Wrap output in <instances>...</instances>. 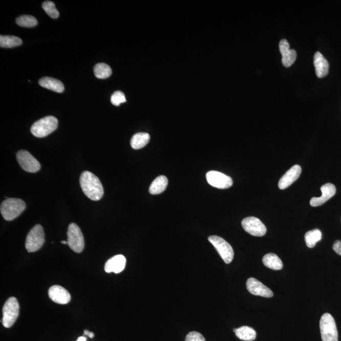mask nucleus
I'll return each instance as SVG.
<instances>
[{
  "label": "nucleus",
  "mask_w": 341,
  "mask_h": 341,
  "mask_svg": "<svg viewBox=\"0 0 341 341\" xmlns=\"http://www.w3.org/2000/svg\"><path fill=\"white\" fill-rule=\"evenodd\" d=\"M19 315V305L15 297L7 300L3 308L2 323L6 328H10L14 324Z\"/></svg>",
  "instance_id": "obj_5"
},
{
  "label": "nucleus",
  "mask_w": 341,
  "mask_h": 341,
  "mask_svg": "<svg viewBox=\"0 0 341 341\" xmlns=\"http://www.w3.org/2000/svg\"><path fill=\"white\" fill-rule=\"evenodd\" d=\"M45 242L42 227L37 224L29 232L26 238V248L28 252H35L42 247Z\"/></svg>",
  "instance_id": "obj_6"
},
{
  "label": "nucleus",
  "mask_w": 341,
  "mask_h": 341,
  "mask_svg": "<svg viewBox=\"0 0 341 341\" xmlns=\"http://www.w3.org/2000/svg\"><path fill=\"white\" fill-rule=\"evenodd\" d=\"M314 66L316 75L318 78H324L329 74V64L325 57L320 52H316L314 55Z\"/></svg>",
  "instance_id": "obj_17"
},
{
  "label": "nucleus",
  "mask_w": 341,
  "mask_h": 341,
  "mask_svg": "<svg viewBox=\"0 0 341 341\" xmlns=\"http://www.w3.org/2000/svg\"><path fill=\"white\" fill-rule=\"evenodd\" d=\"M242 225L246 232L254 237H263L267 232L264 223L255 217L245 218L242 222Z\"/></svg>",
  "instance_id": "obj_10"
},
{
  "label": "nucleus",
  "mask_w": 341,
  "mask_h": 341,
  "mask_svg": "<svg viewBox=\"0 0 341 341\" xmlns=\"http://www.w3.org/2000/svg\"><path fill=\"white\" fill-rule=\"evenodd\" d=\"M126 259L122 255H115L108 260L105 264L104 270L107 273L118 274L125 268Z\"/></svg>",
  "instance_id": "obj_16"
},
{
  "label": "nucleus",
  "mask_w": 341,
  "mask_h": 341,
  "mask_svg": "<svg viewBox=\"0 0 341 341\" xmlns=\"http://www.w3.org/2000/svg\"><path fill=\"white\" fill-rule=\"evenodd\" d=\"M265 267L272 270H281L283 267L282 261L277 255L270 253L266 254L262 259Z\"/></svg>",
  "instance_id": "obj_19"
},
{
  "label": "nucleus",
  "mask_w": 341,
  "mask_h": 341,
  "mask_svg": "<svg viewBox=\"0 0 341 341\" xmlns=\"http://www.w3.org/2000/svg\"><path fill=\"white\" fill-rule=\"evenodd\" d=\"M333 250L339 255H341V241L337 240L332 246Z\"/></svg>",
  "instance_id": "obj_32"
},
{
  "label": "nucleus",
  "mask_w": 341,
  "mask_h": 341,
  "mask_svg": "<svg viewBox=\"0 0 341 341\" xmlns=\"http://www.w3.org/2000/svg\"><path fill=\"white\" fill-rule=\"evenodd\" d=\"M26 203L19 199H7L2 203L0 211L5 220L12 221L26 209Z\"/></svg>",
  "instance_id": "obj_2"
},
{
  "label": "nucleus",
  "mask_w": 341,
  "mask_h": 341,
  "mask_svg": "<svg viewBox=\"0 0 341 341\" xmlns=\"http://www.w3.org/2000/svg\"><path fill=\"white\" fill-rule=\"evenodd\" d=\"M17 25L23 28H31L37 25V20L33 16L24 15L16 19Z\"/></svg>",
  "instance_id": "obj_26"
},
{
  "label": "nucleus",
  "mask_w": 341,
  "mask_h": 341,
  "mask_svg": "<svg viewBox=\"0 0 341 341\" xmlns=\"http://www.w3.org/2000/svg\"><path fill=\"white\" fill-rule=\"evenodd\" d=\"M67 243L69 247L76 253H81L84 248V238L77 224H70L67 232Z\"/></svg>",
  "instance_id": "obj_7"
},
{
  "label": "nucleus",
  "mask_w": 341,
  "mask_h": 341,
  "mask_svg": "<svg viewBox=\"0 0 341 341\" xmlns=\"http://www.w3.org/2000/svg\"><path fill=\"white\" fill-rule=\"evenodd\" d=\"M48 294L50 299L58 304L66 305L71 300L69 292L58 285L51 286L49 289Z\"/></svg>",
  "instance_id": "obj_13"
},
{
  "label": "nucleus",
  "mask_w": 341,
  "mask_h": 341,
  "mask_svg": "<svg viewBox=\"0 0 341 341\" xmlns=\"http://www.w3.org/2000/svg\"><path fill=\"white\" fill-rule=\"evenodd\" d=\"M80 184L83 194L89 199L97 201L103 197V186L99 178L93 173L89 172L82 173L80 177Z\"/></svg>",
  "instance_id": "obj_1"
},
{
  "label": "nucleus",
  "mask_w": 341,
  "mask_h": 341,
  "mask_svg": "<svg viewBox=\"0 0 341 341\" xmlns=\"http://www.w3.org/2000/svg\"><path fill=\"white\" fill-rule=\"evenodd\" d=\"M42 7L43 10L45 11V12L47 13L51 18H58L59 13L58 11L57 10L55 4H54L53 2L51 1H46L43 3Z\"/></svg>",
  "instance_id": "obj_28"
},
{
  "label": "nucleus",
  "mask_w": 341,
  "mask_h": 341,
  "mask_svg": "<svg viewBox=\"0 0 341 341\" xmlns=\"http://www.w3.org/2000/svg\"><path fill=\"white\" fill-rule=\"evenodd\" d=\"M302 173V167L299 165H294L287 170L279 181L278 186L281 189H284L291 185L295 181L299 179Z\"/></svg>",
  "instance_id": "obj_15"
},
{
  "label": "nucleus",
  "mask_w": 341,
  "mask_h": 341,
  "mask_svg": "<svg viewBox=\"0 0 341 341\" xmlns=\"http://www.w3.org/2000/svg\"><path fill=\"white\" fill-rule=\"evenodd\" d=\"M86 338L85 337H80L79 338H78V339L77 341H86Z\"/></svg>",
  "instance_id": "obj_34"
},
{
  "label": "nucleus",
  "mask_w": 341,
  "mask_h": 341,
  "mask_svg": "<svg viewBox=\"0 0 341 341\" xmlns=\"http://www.w3.org/2000/svg\"><path fill=\"white\" fill-rule=\"evenodd\" d=\"M208 241L215 246L224 262L226 264L231 263L234 257V251L231 245L218 236H210L208 237Z\"/></svg>",
  "instance_id": "obj_8"
},
{
  "label": "nucleus",
  "mask_w": 341,
  "mask_h": 341,
  "mask_svg": "<svg viewBox=\"0 0 341 341\" xmlns=\"http://www.w3.org/2000/svg\"><path fill=\"white\" fill-rule=\"evenodd\" d=\"M322 232L318 229L311 230L305 235L306 244L308 248H313L322 239Z\"/></svg>",
  "instance_id": "obj_23"
},
{
  "label": "nucleus",
  "mask_w": 341,
  "mask_h": 341,
  "mask_svg": "<svg viewBox=\"0 0 341 341\" xmlns=\"http://www.w3.org/2000/svg\"><path fill=\"white\" fill-rule=\"evenodd\" d=\"M282 63L286 68L290 67L296 61L297 53L294 50H289L282 55Z\"/></svg>",
  "instance_id": "obj_27"
},
{
  "label": "nucleus",
  "mask_w": 341,
  "mask_h": 341,
  "mask_svg": "<svg viewBox=\"0 0 341 341\" xmlns=\"http://www.w3.org/2000/svg\"><path fill=\"white\" fill-rule=\"evenodd\" d=\"M58 121L53 116H47L35 122L31 126L32 135L38 138L48 136L58 127Z\"/></svg>",
  "instance_id": "obj_3"
},
{
  "label": "nucleus",
  "mask_w": 341,
  "mask_h": 341,
  "mask_svg": "<svg viewBox=\"0 0 341 341\" xmlns=\"http://www.w3.org/2000/svg\"><path fill=\"white\" fill-rule=\"evenodd\" d=\"M151 137L147 133H138L132 137L131 139V146L134 150H140L150 141Z\"/></svg>",
  "instance_id": "obj_21"
},
{
  "label": "nucleus",
  "mask_w": 341,
  "mask_h": 341,
  "mask_svg": "<svg viewBox=\"0 0 341 341\" xmlns=\"http://www.w3.org/2000/svg\"><path fill=\"white\" fill-rule=\"evenodd\" d=\"M17 159L22 168L27 172L36 173L40 169L39 161L28 151H19L17 154Z\"/></svg>",
  "instance_id": "obj_9"
},
{
  "label": "nucleus",
  "mask_w": 341,
  "mask_h": 341,
  "mask_svg": "<svg viewBox=\"0 0 341 341\" xmlns=\"http://www.w3.org/2000/svg\"><path fill=\"white\" fill-rule=\"evenodd\" d=\"M322 196L320 197H313L310 200V204L312 207L321 206L334 197L336 192V188L332 183L325 184L322 186Z\"/></svg>",
  "instance_id": "obj_14"
},
{
  "label": "nucleus",
  "mask_w": 341,
  "mask_h": 341,
  "mask_svg": "<svg viewBox=\"0 0 341 341\" xmlns=\"http://www.w3.org/2000/svg\"><path fill=\"white\" fill-rule=\"evenodd\" d=\"M94 75L97 78L105 79L110 77L112 74V70L108 65L100 63L96 65L94 69Z\"/></svg>",
  "instance_id": "obj_24"
},
{
  "label": "nucleus",
  "mask_w": 341,
  "mask_h": 341,
  "mask_svg": "<svg viewBox=\"0 0 341 341\" xmlns=\"http://www.w3.org/2000/svg\"><path fill=\"white\" fill-rule=\"evenodd\" d=\"M235 334L240 339L245 341H253L257 337L255 330L248 326H243L237 329Z\"/></svg>",
  "instance_id": "obj_22"
},
{
  "label": "nucleus",
  "mask_w": 341,
  "mask_h": 341,
  "mask_svg": "<svg viewBox=\"0 0 341 341\" xmlns=\"http://www.w3.org/2000/svg\"><path fill=\"white\" fill-rule=\"evenodd\" d=\"M246 288L251 294L256 296L271 297L274 295L268 287L253 278H249L246 281Z\"/></svg>",
  "instance_id": "obj_12"
},
{
  "label": "nucleus",
  "mask_w": 341,
  "mask_h": 341,
  "mask_svg": "<svg viewBox=\"0 0 341 341\" xmlns=\"http://www.w3.org/2000/svg\"><path fill=\"white\" fill-rule=\"evenodd\" d=\"M83 334L85 335H88V336L90 338H93L94 337V333L89 331L88 330H85L84 332H83Z\"/></svg>",
  "instance_id": "obj_33"
},
{
  "label": "nucleus",
  "mask_w": 341,
  "mask_h": 341,
  "mask_svg": "<svg viewBox=\"0 0 341 341\" xmlns=\"http://www.w3.org/2000/svg\"><path fill=\"white\" fill-rule=\"evenodd\" d=\"M168 180L165 176H159L152 183L150 188V193L152 195L160 194L166 189Z\"/></svg>",
  "instance_id": "obj_20"
},
{
  "label": "nucleus",
  "mask_w": 341,
  "mask_h": 341,
  "mask_svg": "<svg viewBox=\"0 0 341 341\" xmlns=\"http://www.w3.org/2000/svg\"><path fill=\"white\" fill-rule=\"evenodd\" d=\"M185 341H205V339L200 333L191 332L186 335Z\"/></svg>",
  "instance_id": "obj_30"
},
{
  "label": "nucleus",
  "mask_w": 341,
  "mask_h": 341,
  "mask_svg": "<svg viewBox=\"0 0 341 341\" xmlns=\"http://www.w3.org/2000/svg\"><path fill=\"white\" fill-rule=\"evenodd\" d=\"M126 101L125 96L121 91L115 92L111 97V102L115 106H118V105H120L121 103H124Z\"/></svg>",
  "instance_id": "obj_29"
},
{
  "label": "nucleus",
  "mask_w": 341,
  "mask_h": 341,
  "mask_svg": "<svg viewBox=\"0 0 341 341\" xmlns=\"http://www.w3.org/2000/svg\"><path fill=\"white\" fill-rule=\"evenodd\" d=\"M290 50L289 49V44L288 40L286 39H282L280 42V51L281 55H283L284 53Z\"/></svg>",
  "instance_id": "obj_31"
},
{
  "label": "nucleus",
  "mask_w": 341,
  "mask_h": 341,
  "mask_svg": "<svg viewBox=\"0 0 341 341\" xmlns=\"http://www.w3.org/2000/svg\"><path fill=\"white\" fill-rule=\"evenodd\" d=\"M61 243H62V244H64V245L68 244V243H67V242H66V241H61Z\"/></svg>",
  "instance_id": "obj_35"
},
{
  "label": "nucleus",
  "mask_w": 341,
  "mask_h": 341,
  "mask_svg": "<svg viewBox=\"0 0 341 341\" xmlns=\"http://www.w3.org/2000/svg\"><path fill=\"white\" fill-rule=\"evenodd\" d=\"M39 85L42 88L48 89L56 93H61L65 90L63 83L56 78L51 77H43L39 81Z\"/></svg>",
  "instance_id": "obj_18"
},
{
  "label": "nucleus",
  "mask_w": 341,
  "mask_h": 341,
  "mask_svg": "<svg viewBox=\"0 0 341 341\" xmlns=\"http://www.w3.org/2000/svg\"><path fill=\"white\" fill-rule=\"evenodd\" d=\"M207 182L214 187L219 189H226L232 185L231 177L216 170H210L206 175Z\"/></svg>",
  "instance_id": "obj_11"
},
{
  "label": "nucleus",
  "mask_w": 341,
  "mask_h": 341,
  "mask_svg": "<svg viewBox=\"0 0 341 341\" xmlns=\"http://www.w3.org/2000/svg\"><path fill=\"white\" fill-rule=\"evenodd\" d=\"M23 43V40L17 36H0V47L1 48H10L18 47Z\"/></svg>",
  "instance_id": "obj_25"
},
{
  "label": "nucleus",
  "mask_w": 341,
  "mask_h": 341,
  "mask_svg": "<svg viewBox=\"0 0 341 341\" xmlns=\"http://www.w3.org/2000/svg\"><path fill=\"white\" fill-rule=\"evenodd\" d=\"M320 329L322 341H338V332L334 318L326 313L322 316Z\"/></svg>",
  "instance_id": "obj_4"
}]
</instances>
